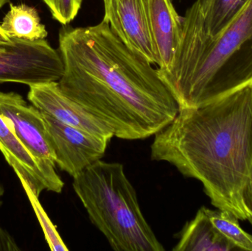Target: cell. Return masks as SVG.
<instances>
[{
    "instance_id": "15",
    "label": "cell",
    "mask_w": 252,
    "mask_h": 251,
    "mask_svg": "<svg viewBox=\"0 0 252 251\" xmlns=\"http://www.w3.org/2000/svg\"><path fill=\"white\" fill-rule=\"evenodd\" d=\"M204 208L212 223L228 241L239 251H252V235L241 228L238 218L227 211Z\"/></svg>"
},
{
    "instance_id": "23",
    "label": "cell",
    "mask_w": 252,
    "mask_h": 251,
    "mask_svg": "<svg viewBox=\"0 0 252 251\" xmlns=\"http://www.w3.org/2000/svg\"><path fill=\"white\" fill-rule=\"evenodd\" d=\"M10 0H0V8L3 7L6 3L9 2Z\"/></svg>"
},
{
    "instance_id": "6",
    "label": "cell",
    "mask_w": 252,
    "mask_h": 251,
    "mask_svg": "<svg viewBox=\"0 0 252 251\" xmlns=\"http://www.w3.org/2000/svg\"><path fill=\"white\" fill-rule=\"evenodd\" d=\"M42 112L56 165L72 178L101 160L109 140L59 122Z\"/></svg>"
},
{
    "instance_id": "11",
    "label": "cell",
    "mask_w": 252,
    "mask_h": 251,
    "mask_svg": "<svg viewBox=\"0 0 252 251\" xmlns=\"http://www.w3.org/2000/svg\"><path fill=\"white\" fill-rule=\"evenodd\" d=\"M150 28L159 72L171 68L180 44L182 18L171 0H148Z\"/></svg>"
},
{
    "instance_id": "8",
    "label": "cell",
    "mask_w": 252,
    "mask_h": 251,
    "mask_svg": "<svg viewBox=\"0 0 252 251\" xmlns=\"http://www.w3.org/2000/svg\"><path fill=\"white\" fill-rule=\"evenodd\" d=\"M103 22L115 35L151 64H157L154 51L148 0H103Z\"/></svg>"
},
{
    "instance_id": "1",
    "label": "cell",
    "mask_w": 252,
    "mask_h": 251,
    "mask_svg": "<svg viewBox=\"0 0 252 251\" xmlns=\"http://www.w3.org/2000/svg\"><path fill=\"white\" fill-rule=\"evenodd\" d=\"M59 53L62 92L121 139H144L177 116L179 105L145 57L130 50L102 21L87 28L63 27Z\"/></svg>"
},
{
    "instance_id": "9",
    "label": "cell",
    "mask_w": 252,
    "mask_h": 251,
    "mask_svg": "<svg viewBox=\"0 0 252 251\" xmlns=\"http://www.w3.org/2000/svg\"><path fill=\"white\" fill-rule=\"evenodd\" d=\"M0 151L19 177L25 190L39 197L44 191L61 193L64 187L56 167L37 160L0 116Z\"/></svg>"
},
{
    "instance_id": "19",
    "label": "cell",
    "mask_w": 252,
    "mask_h": 251,
    "mask_svg": "<svg viewBox=\"0 0 252 251\" xmlns=\"http://www.w3.org/2000/svg\"><path fill=\"white\" fill-rule=\"evenodd\" d=\"M0 251H20L14 239L4 228L0 227Z\"/></svg>"
},
{
    "instance_id": "21",
    "label": "cell",
    "mask_w": 252,
    "mask_h": 251,
    "mask_svg": "<svg viewBox=\"0 0 252 251\" xmlns=\"http://www.w3.org/2000/svg\"><path fill=\"white\" fill-rule=\"evenodd\" d=\"M4 195V188L1 184V181H0V209H1V206L3 203V196Z\"/></svg>"
},
{
    "instance_id": "17",
    "label": "cell",
    "mask_w": 252,
    "mask_h": 251,
    "mask_svg": "<svg viewBox=\"0 0 252 251\" xmlns=\"http://www.w3.org/2000/svg\"><path fill=\"white\" fill-rule=\"evenodd\" d=\"M53 16V19L63 25L72 22L78 15L83 0H42Z\"/></svg>"
},
{
    "instance_id": "22",
    "label": "cell",
    "mask_w": 252,
    "mask_h": 251,
    "mask_svg": "<svg viewBox=\"0 0 252 251\" xmlns=\"http://www.w3.org/2000/svg\"><path fill=\"white\" fill-rule=\"evenodd\" d=\"M11 41V40H10ZM9 42H4V41H0V52L2 51L5 48L6 44Z\"/></svg>"
},
{
    "instance_id": "16",
    "label": "cell",
    "mask_w": 252,
    "mask_h": 251,
    "mask_svg": "<svg viewBox=\"0 0 252 251\" xmlns=\"http://www.w3.org/2000/svg\"><path fill=\"white\" fill-rule=\"evenodd\" d=\"M27 195L29 197L31 205L33 208L34 212L39 221L40 225L44 231L46 240L50 246V249L54 251H66L69 249L65 246L59 233L56 231V227L52 223L50 218L47 216V213L44 212L41 205L38 201V197L34 195L30 190H26Z\"/></svg>"
},
{
    "instance_id": "4",
    "label": "cell",
    "mask_w": 252,
    "mask_h": 251,
    "mask_svg": "<svg viewBox=\"0 0 252 251\" xmlns=\"http://www.w3.org/2000/svg\"><path fill=\"white\" fill-rule=\"evenodd\" d=\"M91 222L117 251H164L141 211L124 165L97 161L73 178Z\"/></svg>"
},
{
    "instance_id": "5",
    "label": "cell",
    "mask_w": 252,
    "mask_h": 251,
    "mask_svg": "<svg viewBox=\"0 0 252 251\" xmlns=\"http://www.w3.org/2000/svg\"><path fill=\"white\" fill-rule=\"evenodd\" d=\"M63 72L60 53L45 39L11 38L0 52V84L18 83L29 86L59 82Z\"/></svg>"
},
{
    "instance_id": "3",
    "label": "cell",
    "mask_w": 252,
    "mask_h": 251,
    "mask_svg": "<svg viewBox=\"0 0 252 251\" xmlns=\"http://www.w3.org/2000/svg\"><path fill=\"white\" fill-rule=\"evenodd\" d=\"M179 110L194 109L252 84V0L216 36L207 33L199 1L182 18L180 44L171 68L159 72Z\"/></svg>"
},
{
    "instance_id": "14",
    "label": "cell",
    "mask_w": 252,
    "mask_h": 251,
    "mask_svg": "<svg viewBox=\"0 0 252 251\" xmlns=\"http://www.w3.org/2000/svg\"><path fill=\"white\" fill-rule=\"evenodd\" d=\"M250 0H198L207 34L216 36L226 29Z\"/></svg>"
},
{
    "instance_id": "20",
    "label": "cell",
    "mask_w": 252,
    "mask_h": 251,
    "mask_svg": "<svg viewBox=\"0 0 252 251\" xmlns=\"http://www.w3.org/2000/svg\"><path fill=\"white\" fill-rule=\"evenodd\" d=\"M10 40H11V38L4 32V29L0 25V41H4V42H10Z\"/></svg>"
},
{
    "instance_id": "7",
    "label": "cell",
    "mask_w": 252,
    "mask_h": 251,
    "mask_svg": "<svg viewBox=\"0 0 252 251\" xmlns=\"http://www.w3.org/2000/svg\"><path fill=\"white\" fill-rule=\"evenodd\" d=\"M0 116L37 160L56 167L41 111L17 93L0 91Z\"/></svg>"
},
{
    "instance_id": "2",
    "label": "cell",
    "mask_w": 252,
    "mask_h": 251,
    "mask_svg": "<svg viewBox=\"0 0 252 251\" xmlns=\"http://www.w3.org/2000/svg\"><path fill=\"white\" fill-rule=\"evenodd\" d=\"M151 158L199 181L215 207L247 220L241 194L252 167V84L179 110L156 134Z\"/></svg>"
},
{
    "instance_id": "12",
    "label": "cell",
    "mask_w": 252,
    "mask_h": 251,
    "mask_svg": "<svg viewBox=\"0 0 252 251\" xmlns=\"http://www.w3.org/2000/svg\"><path fill=\"white\" fill-rule=\"evenodd\" d=\"M174 251H239L228 241L213 225L201 207L194 219L185 225L180 233L179 243Z\"/></svg>"
},
{
    "instance_id": "24",
    "label": "cell",
    "mask_w": 252,
    "mask_h": 251,
    "mask_svg": "<svg viewBox=\"0 0 252 251\" xmlns=\"http://www.w3.org/2000/svg\"><path fill=\"white\" fill-rule=\"evenodd\" d=\"M171 1H173V0H171Z\"/></svg>"
},
{
    "instance_id": "10",
    "label": "cell",
    "mask_w": 252,
    "mask_h": 251,
    "mask_svg": "<svg viewBox=\"0 0 252 251\" xmlns=\"http://www.w3.org/2000/svg\"><path fill=\"white\" fill-rule=\"evenodd\" d=\"M28 99L37 109L62 123L88 131L109 141L114 137L106 125L65 95L59 82L29 85Z\"/></svg>"
},
{
    "instance_id": "13",
    "label": "cell",
    "mask_w": 252,
    "mask_h": 251,
    "mask_svg": "<svg viewBox=\"0 0 252 251\" xmlns=\"http://www.w3.org/2000/svg\"><path fill=\"white\" fill-rule=\"evenodd\" d=\"M0 25L10 38L37 41L45 39L48 35L36 8L24 3L10 4Z\"/></svg>"
},
{
    "instance_id": "18",
    "label": "cell",
    "mask_w": 252,
    "mask_h": 251,
    "mask_svg": "<svg viewBox=\"0 0 252 251\" xmlns=\"http://www.w3.org/2000/svg\"><path fill=\"white\" fill-rule=\"evenodd\" d=\"M241 198L247 220L252 225V167L250 178L243 189Z\"/></svg>"
}]
</instances>
